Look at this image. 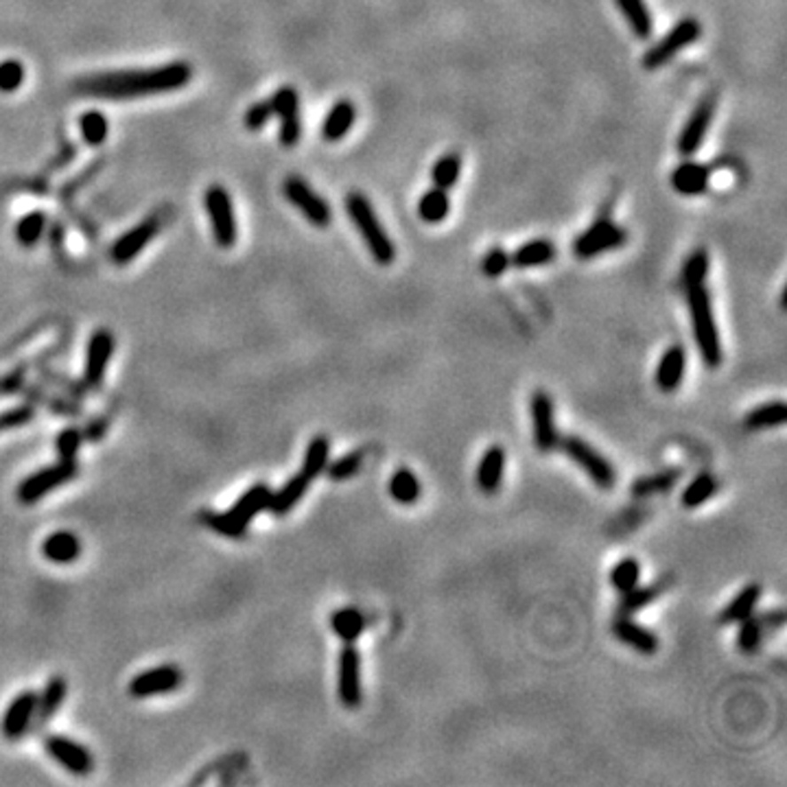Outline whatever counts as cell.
<instances>
[{
    "instance_id": "obj_1",
    "label": "cell",
    "mask_w": 787,
    "mask_h": 787,
    "mask_svg": "<svg viewBox=\"0 0 787 787\" xmlns=\"http://www.w3.org/2000/svg\"><path fill=\"white\" fill-rule=\"evenodd\" d=\"M193 77V68L186 62H171L158 68L119 70L82 77L74 82V92L97 98H138L167 95L184 88Z\"/></svg>"
},
{
    "instance_id": "obj_2",
    "label": "cell",
    "mask_w": 787,
    "mask_h": 787,
    "mask_svg": "<svg viewBox=\"0 0 787 787\" xmlns=\"http://www.w3.org/2000/svg\"><path fill=\"white\" fill-rule=\"evenodd\" d=\"M682 287L687 293L689 316H691L693 339H696L700 357L706 368H720L721 365V341L720 331L715 324L713 307H711V293L706 289V278H689L682 280Z\"/></svg>"
},
{
    "instance_id": "obj_3",
    "label": "cell",
    "mask_w": 787,
    "mask_h": 787,
    "mask_svg": "<svg viewBox=\"0 0 787 787\" xmlns=\"http://www.w3.org/2000/svg\"><path fill=\"white\" fill-rule=\"evenodd\" d=\"M344 204H346V213H348V217L353 219L355 228L359 230L361 238H363L365 247H368V252L372 254V259L383 267L392 265L394 259H396V247H394L390 234L386 232L383 223L378 222L372 201H370L363 193L355 191V193L346 195Z\"/></svg>"
},
{
    "instance_id": "obj_4",
    "label": "cell",
    "mask_w": 787,
    "mask_h": 787,
    "mask_svg": "<svg viewBox=\"0 0 787 787\" xmlns=\"http://www.w3.org/2000/svg\"><path fill=\"white\" fill-rule=\"evenodd\" d=\"M269 492L271 488L267 484H254L250 490L243 492V495L234 501L232 508L226 510V512L206 514L204 517L206 527L226 538L245 536L250 523L259 517L262 510H267Z\"/></svg>"
},
{
    "instance_id": "obj_5",
    "label": "cell",
    "mask_w": 787,
    "mask_h": 787,
    "mask_svg": "<svg viewBox=\"0 0 787 787\" xmlns=\"http://www.w3.org/2000/svg\"><path fill=\"white\" fill-rule=\"evenodd\" d=\"M557 447L566 453L571 462L578 464L599 488L611 490L617 484V472L612 464L597 448L590 447L587 440L578 438V435H565V438H560Z\"/></svg>"
},
{
    "instance_id": "obj_6",
    "label": "cell",
    "mask_w": 787,
    "mask_h": 787,
    "mask_svg": "<svg viewBox=\"0 0 787 787\" xmlns=\"http://www.w3.org/2000/svg\"><path fill=\"white\" fill-rule=\"evenodd\" d=\"M702 35V25L696 18H682L678 25H674L672 29L665 33L658 42L648 49V53L643 55V68L645 70H658L660 66L672 62L682 49L691 46L693 42L700 40Z\"/></svg>"
},
{
    "instance_id": "obj_7",
    "label": "cell",
    "mask_w": 787,
    "mask_h": 787,
    "mask_svg": "<svg viewBox=\"0 0 787 787\" xmlns=\"http://www.w3.org/2000/svg\"><path fill=\"white\" fill-rule=\"evenodd\" d=\"M204 206L208 213L210 226H213L214 243L223 250H230L237 243V214H234L232 197L223 186L213 184L206 189Z\"/></svg>"
},
{
    "instance_id": "obj_8",
    "label": "cell",
    "mask_w": 787,
    "mask_h": 787,
    "mask_svg": "<svg viewBox=\"0 0 787 787\" xmlns=\"http://www.w3.org/2000/svg\"><path fill=\"white\" fill-rule=\"evenodd\" d=\"M627 243V232L608 217H599L573 241V254L578 259H595L606 252L619 250Z\"/></svg>"
},
{
    "instance_id": "obj_9",
    "label": "cell",
    "mask_w": 787,
    "mask_h": 787,
    "mask_svg": "<svg viewBox=\"0 0 787 787\" xmlns=\"http://www.w3.org/2000/svg\"><path fill=\"white\" fill-rule=\"evenodd\" d=\"M77 475H79L77 462H62V459H59V462L53 464V466L42 468V471L33 472V475L27 477V479H22L16 490V496L18 501L25 505L37 503V501L44 499L46 495L58 490L59 486L77 479Z\"/></svg>"
},
{
    "instance_id": "obj_10",
    "label": "cell",
    "mask_w": 787,
    "mask_h": 787,
    "mask_svg": "<svg viewBox=\"0 0 787 787\" xmlns=\"http://www.w3.org/2000/svg\"><path fill=\"white\" fill-rule=\"evenodd\" d=\"M283 193L316 228H326L332 214L324 197H320L300 175H289L283 184Z\"/></svg>"
},
{
    "instance_id": "obj_11",
    "label": "cell",
    "mask_w": 787,
    "mask_h": 787,
    "mask_svg": "<svg viewBox=\"0 0 787 787\" xmlns=\"http://www.w3.org/2000/svg\"><path fill=\"white\" fill-rule=\"evenodd\" d=\"M715 105H718V95L709 92V95L700 98L697 105L693 107L691 116H689L685 128H682L681 136H678V153L681 156H693L702 147L706 134H709L711 123H713Z\"/></svg>"
},
{
    "instance_id": "obj_12",
    "label": "cell",
    "mask_w": 787,
    "mask_h": 787,
    "mask_svg": "<svg viewBox=\"0 0 787 787\" xmlns=\"http://www.w3.org/2000/svg\"><path fill=\"white\" fill-rule=\"evenodd\" d=\"M44 751L53 761H58L66 772L74 776H88L95 770V759L86 746L64 735H49L44 739Z\"/></svg>"
},
{
    "instance_id": "obj_13",
    "label": "cell",
    "mask_w": 787,
    "mask_h": 787,
    "mask_svg": "<svg viewBox=\"0 0 787 787\" xmlns=\"http://www.w3.org/2000/svg\"><path fill=\"white\" fill-rule=\"evenodd\" d=\"M116 339L112 335V331L107 328H98L92 332V337L88 339L86 346V365H83V386L86 387H98L105 378L107 365H110L112 357H114Z\"/></svg>"
},
{
    "instance_id": "obj_14",
    "label": "cell",
    "mask_w": 787,
    "mask_h": 787,
    "mask_svg": "<svg viewBox=\"0 0 787 787\" xmlns=\"http://www.w3.org/2000/svg\"><path fill=\"white\" fill-rule=\"evenodd\" d=\"M184 682V674L177 665H158V667L144 669L136 674L129 682V696L134 697H152L173 693Z\"/></svg>"
},
{
    "instance_id": "obj_15",
    "label": "cell",
    "mask_w": 787,
    "mask_h": 787,
    "mask_svg": "<svg viewBox=\"0 0 787 787\" xmlns=\"http://www.w3.org/2000/svg\"><path fill=\"white\" fill-rule=\"evenodd\" d=\"M274 107V116L280 119V144L287 149L295 147L302 136V121H300V95L292 86H283L269 98Z\"/></svg>"
},
{
    "instance_id": "obj_16",
    "label": "cell",
    "mask_w": 787,
    "mask_h": 787,
    "mask_svg": "<svg viewBox=\"0 0 787 787\" xmlns=\"http://www.w3.org/2000/svg\"><path fill=\"white\" fill-rule=\"evenodd\" d=\"M529 411H532L534 425V442L536 448L542 453L556 451L560 444V433H557L554 423V401L545 390H538L532 394L529 401Z\"/></svg>"
},
{
    "instance_id": "obj_17",
    "label": "cell",
    "mask_w": 787,
    "mask_h": 787,
    "mask_svg": "<svg viewBox=\"0 0 787 787\" xmlns=\"http://www.w3.org/2000/svg\"><path fill=\"white\" fill-rule=\"evenodd\" d=\"M337 696L346 709L361 705V656L355 643H344L337 669Z\"/></svg>"
},
{
    "instance_id": "obj_18",
    "label": "cell",
    "mask_w": 787,
    "mask_h": 787,
    "mask_svg": "<svg viewBox=\"0 0 787 787\" xmlns=\"http://www.w3.org/2000/svg\"><path fill=\"white\" fill-rule=\"evenodd\" d=\"M162 223L158 219V214H152L147 217L144 222H140L138 226H134L129 232H125L123 237L116 238L114 245H112V259H114L116 265H128L158 237L160 232Z\"/></svg>"
},
{
    "instance_id": "obj_19",
    "label": "cell",
    "mask_w": 787,
    "mask_h": 787,
    "mask_svg": "<svg viewBox=\"0 0 787 787\" xmlns=\"http://www.w3.org/2000/svg\"><path fill=\"white\" fill-rule=\"evenodd\" d=\"M35 691H22L9 702L3 721H0V730H3V735L9 742H18V739L25 737L27 730L33 726V718H35Z\"/></svg>"
},
{
    "instance_id": "obj_20",
    "label": "cell",
    "mask_w": 787,
    "mask_h": 787,
    "mask_svg": "<svg viewBox=\"0 0 787 787\" xmlns=\"http://www.w3.org/2000/svg\"><path fill=\"white\" fill-rule=\"evenodd\" d=\"M611 630L621 643L630 645L639 654L652 656L658 650V636L652 630L643 627L641 623L632 621L630 615H617L611 623Z\"/></svg>"
},
{
    "instance_id": "obj_21",
    "label": "cell",
    "mask_w": 787,
    "mask_h": 787,
    "mask_svg": "<svg viewBox=\"0 0 787 787\" xmlns=\"http://www.w3.org/2000/svg\"><path fill=\"white\" fill-rule=\"evenodd\" d=\"M685 370H687L685 348H682L681 344L669 346L658 361V368H656L654 374L656 387L665 394L676 392L678 387H681L682 378H685Z\"/></svg>"
},
{
    "instance_id": "obj_22",
    "label": "cell",
    "mask_w": 787,
    "mask_h": 787,
    "mask_svg": "<svg viewBox=\"0 0 787 787\" xmlns=\"http://www.w3.org/2000/svg\"><path fill=\"white\" fill-rule=\"evenodd\" d=\"M711 180V168L706 164L687 160L678 164L672 173V186L676 193L685 197H696L702 195L709 189Z\"/></svg>"
},
{
    "instance_id": "obj_23",
    "label": "cell",
    "mask_w": 787,
    "mask_h": 787,
    "mask_svg": "<svg viewBox=\"0 0 787 787\" xmlns=\"http://www.w3.org/2000/svg\"><path fill=\"white\" fill-rule=\"evenodd\" d=\"M308 486H311V479H308V477L300 471L298 475H293L292 479L283 486V488L269 492L267 512H271L274 517H287L295 505L304 499Z\"/></svg>"
},
{
    "instance_id": "obj_24",
    "label": "cell",
    "mask_w": 787,
    "mask_h": 787,
    "mask_svg": "<svg viewBox=\"0 0 787 787\" xmlns=\"http://www.w3.org/2000/svg\"><path fill=\"white\" fill-rule=\"evenodd\" d=\"M503 471H505V451L499 444H492L481 456L479 466H477V486L486 495H495L499 490L501 481H503Z\"/></svg>"
},
{
    "instance_id": "obj_25",
    "label": "cell",
    "mask_w": 787,
    "mask_h": 787,
    "mask_svg": "<svg viewBox=\"0 0 787 787\" xmlns=\"http://www.w3.org/2000/svg\"><path fill=\"white\" fill-rule=\"evenodd\" d=\"M66 693H68V682H66L62 676H51L49 682H46L44 691H42V696H37L35 718H33V726H35V729H42V726L49 724V721L55 718V713L62 709Z\"/></svg>"
},
{
    "instance_id": "obj_26",
    "label": "cell",
    "mask_w": 787,
    "mask_h": 787,
    "mask_svg": "<svg viewBox=\"0 0 787 787\" xmlns=\"http://www.w3.org/2000/svg\"><path fill=\"white\" fill-rule=\"evenodd\" d=\"M355 121H357V107H355V103L350 98H339L328 110L324 125H322V136H324V140H328V143H339L353 129Z\"/></svg>"
},
{
    "instance_id": "obj_27",
    "label": "cell",
    "mask_w": 787,
    "mask_h": 787,
    "mask_svg": "<svg viewBox=\"0 0 787 787\" xmlns=\"http://www.w3.org/2000/svg\"><path fill=\"white\" fill-rule=\"evenodd\" d=\"M42 554L53 565H70L82 556V541L73 532H53L42 542Z\"/></svg>"
},
{
    "instance_id": "obj_28",
    "label": "cell",
    "mask_w": 787,
    "mask_h": 787,
    "mask_svg": "<svg viewBox=\"0 0 787 787\" xmlns=\"http://www.w3.org/2000/svg\"><path fill=\"white\" fill-rule=\"evenodd\" d=\"M556 259V245L549 238H532V241L523 243L512 256H510V265L518 267V269H532V267H542L549 265Z\"/></svg>"
},
{
    "instance_id": "obj_29",
    "label": "cell",
    "mask_w": 787,
    "mask_h": 787,
    "mask_svg": "<svg viewBox=\"0 0 787 787\" xmlns=\"http://www.w3.org/2000/svg\"><path fill=\"white\" fill-rule=\"evenodd\" d=\"M759 599H761V587L759 584H748L726 604L724 611L720 612V623L729 626V623H739L746 617H751L757 608Z\"/></svg>"
},
{
    "instance_id": "obj_30",
    "label": "cell",
    "mask_w": 787,
    "mask_h": 787,
    "mask_svg": "<svg viewBox=\"0 0 787 787\" xmlns=\"http://www.w3.org/2000/svg\"><path fill=\"white\" fill-rule=\"evenodd\" d=\"M619 12L626 18L627 27L635 33L639 40H650L654 33V20L652 12L645 4V0H615Z\"/></svg>"
},
{
    "instance_id": "obj_31",
    "label": "cell",
    "mask_w": 787,
    "mask_h": 787,
    "mask_svg": "<svg viewBox=\"0 0 787 787\" xmlns=\"http://www.w3.org/2000/svg\"><path fill=\"white\" fill-rule=\"evenodd\" d=\"M331 630L339 636L344 643H355L365 630V617L359 608L346 606L331 615Z\"/></svg>"
},
{
    "instance_id": "obj_32",
    "label": "cell",
    "mask_w": 787,
    "mask_h": 787,
    "mask_svg": "<svg viewBox=\"0 0 787 787\" xmlns=\"http://www.w3.org/2000/svg\"><path fill=\"white\" fill-rule=\"evenodd\" d=\"M787 420V407L783 401H772L766 402V405H759L754 407L746 414L744 418V425L746 429L752 431H761V429H772V426H781L785 425Z\"/></svg>"
},
{
    "instance_id": "obj_33",
    "label": "cell",
    "mask_w": 787,
    "mask_h": 787,
    "mask_svg": "<svg viewBox=\"0 0 787 787\" xmlns=\"http://www.w3.org/2000/svg\"><path fill=\"white\" fill-rule=\"evenodd\" d=\"M328 459H331V440L326 435H316V438L308 442L307 451H304L302 459V472L311 481H316L317 477L324 475Z\"/></svg>"
},
{
    "instance_id": "obj_34",
    "label": "cell",
    "mask_w": 787,
    "mask_h": 787,
    "mask_svg": "<svg viewBox=\"0 0 787 787\" xmlns=\"http://www.w3.org/2000/svg\"><path fill=\"white\" fill-rule=\"evenodd\" d=\"M663 588H665V582H654V584H648V587H639V584H636L635 588L621 593L619 604H617V615H632V612L650 606V604L658 599V595L663 593Z\"/></svg>"
},
{
    "instance_id": "obj_35",
    "label": "cell",
    "mask_w": 787,
    "mask_h": 787,
    "mask_svg": "<svg viewBox=\"0 0 787 787\" xmlns=\"http://www.w3.org/2000/svg\"><path fill=\"white\" fill-rule=\"evenodd\" d=\"M423 495L418 477L409 468H398L390 479V496L401 505H414Z\"/></svg>"
},
{
    "instance_id": "obj_36",
    "label": "cell",
    "mask_w": 787,
    "mask_h": 787,
    "mask_svg": "<svg viewBox=\"0 0 787 787\" xmlns=\"http://www.w3.org/2000/svg\"><path fill=\"white\" fill-rule=\"evenodd\" d=\"M448 210H451V199H448L447 191L438 189V186L426 191L418 201V214L425 223L444 222L448 217Z\"/></svg>"
},
{
    "instance_id": "obj_37",
    "label": "cell",
    "mask_w": 787,
    "mask_h": 787,
    "mask_svg": "<svg viewBox=\"0 0 787 787\" xmlns=\"http://www.w3.org/2000/svg\"><path fill=\"white\" fill-rule=\"evenodd\" d=\"M715 492H718V479H715L711 472H702V475H697L696 479H693L691 484L682 490V496H681L682 508H687V510L700 508V505L706 503V501H709Z\"/></svg>"
},
{
    "instance_id": "obj_38",
    "label": "cell",
    "mask_w": 787,
    "mask_h": 787,
    "mask_svg": "<svg viewBox=\"0 0 787 787\" xmlns=\"http://www.w3.org/2000/svg\"><path fill=\"white\" fill-rule=\"evenodd\" d=\"M681 479V471L672 468V471L656 472V475L639 477V479L632 484V495L635 496H652V495H663V492L672 490L674 486Z\"/></svg>"
},
{
    "instance_id": "obj_39",
    "label": "cell",
    "mask_w": 787,
    "mask_h": 787,
    "mask_svg": "<svg viewBox=\"0 0 787 787\" xmlns=\"http://www.w3.org/2000/svg\"><path fill=\"white\" fill-rule=\"evenodd\" d=\"M459 173H462V158L457 153H447L440 160H435L433 168H431V182L438 189H453L459 180Z\"/></svg>"
},
{
    "instance_id": "obj_40",
    "label": "cell",
    "mask_w": 787,
    "mask_h": 787,
    "mask_svg": "<svg viewBox=\"0 0 787 787\" xmlns=\"http://www.w3.org/2000/svg\"><path fill=\"white\" fill-rule=\"evenodd\" d=\"M739 635H737V648L742 650L744 654H754L759 652L763 643V636H766L768 627L763 626L761 617H746L744 621H739Z\"/></svg>"
},
{
    "instance_id": "obj_41",
    "label": "cell",
    "mask_w": 787,
    "mask_h": 787,
    "mask_svg": "<svg viewBox=\"0 0 787 787\" xmlns=\"http://www.w3.org/2000/svg\"><path fill=\"white\" fill-rule=\"evenodd\" d=\"M641 578V565L635 557H623L611 569V587L617 593H626V590L635 588L639 584Z\"/></svg>"
},
{
    "instance_id": "obj_42",
    "label": "cell",
    "mask_w": 787,
    "mask_h": 787,
    "mask_svg": "<svg viewBox=\"0 0 787 787\" xmlns=\"http://www.w3.org/2000/svg\"><path fill=\"white\" fill-rule=\"evenodd\" d=\"M363 451H350L346 456L337 457L335 462L326 466V475L331 481H346L353 479L355 475H359L361 466H363Z\"/></svg>"
},
{
    "instance_id": "obj_43",
    "label": "cell",
    "mask_w": 787,
    "mask_h": 787,
    "mask_svg": "<svg viewBox=\"0 0 787 787\" xmlns=\"http://www.w3.org/2000/svg\"><path fill=\"white\" fill-rule=\"evenodd\" d=\"M79 129H82L83 140L88 144H101L107 138V131H110V123H107L105 116L101 112H86V114L79 119Z\"/></svg>"
},
{
    "instance_id": "obj_44",
    "label": "cell",
    "mask_w": 787,
    "mask_h": 787,
    "mask_svg": "<svg viewBox=\"0 0 787 787\" xmlns=\"http://www.w3.org/2000/svg\"><path fill=\"white\" fill-rule=\"evenodd\" d=\"M46 228V217L42 213H29L18 222L16 226V238L22 243L25 247H33L40 237L44 234Z\"/></svg>"
},
{
    "instance_id": "obj_45",
    "label": "cell",
    "mask_w": 787,
    "mask_h": 787,
    "mask_svg": "<svg viewBox=\"0 0 787 787\" xmlns=\"http://www.w3.org/2000/svg\"><path fill=\"white\" fill-rule=\"evenodd\" d=\"M83 442V431H79L77 426H68V429L59 431L58 440H55V448H58L59 459L62 462H77V453L82 448Z\"/></svg>"
},
{
    "instance_id": "obj_46",
    "label": "cell",
    "mask_w": 787,
    "mask_h": 787,
    "mask_svg": "<svg viewBox=\"0 0 787 787\" xmlns=\"http://www.w3.org/2000/svg\"><path fill=\"white\" fill-rule=\"evenodd\" d=\"M25 82V66L16 59L0 64V92H16Z\"/></svg>"
},
{
    "instance_id": "obj_47",
    "label": "cell",
    "mask_w": 787,
    "mask_h": 787,
    "mask_svg": "<svg viewBox=\"0 0 787 787\" xmlns=\"http://www.w3.org/2000/svg\"><path fill=\"white\" fill-rule=\"evenodd\" d=\"M271 116H274V107H271V101H259V103H254V105L247 107L245 116H243V125H245V129H250V131H259V129L265 128L267 123H269Z\"/></svg>"
},
{
    "instance_id": "obj_48",
    "label": "cell",
    "mask_w": 787,
    "mask_h": 787,
    "mask_svg": "<svg viewBox=\"0 0 787 787\" xmlns=\"http://www.w3.org/2000/svg\"><path fill=\"white\" fill-rule=\"evenodd\" d=\"M510 267V254L501 247H492L488 254L484 256V262H481V271H484L488 278H499L508 271Z\"/></svg>"
},
{
    "instance_id": "obj_49",
    "label": "cell",
    "mask_w": 787,
    "mask_h": 787,
    "mask_svg": "<svg viewBox=\"0 0 787 787\" xmlns=\"http://www.w3.org/2000/svg\"><path fill=\"white\" fill-rule=\"evenodd\" d=\"M35 416V409L31 405H20V407H13V409L4 411L0 414V431H9V429H20V426L29 425Z\"/></svg>"
},
{
    "instance_id": "obj_50",
    "label": "cell",
    "mask_w": 787,
    "mask_h": 787,
    "mask_svg": "<svg viewBox=\"0 0 787 787\" xmlns=\"http://www.w3.org/2000/svg\"><path fill=\"white\" fill-rule=\"evenodd\" d=\"M759 617H761L763 626H766L768 630H779V627H783V623H785V611H783V608L766 611V612H763V615H759Z\"/></svg>"
},
{
    "instance_id": "obj_51",
    "label": "cell",
    "mask_w": 787,
    "mask_h": 787,
    "mask_svg": "<svg viewBox=\"0 0 787 787\" xmlns=\"http://www.w3.org/2000/svg\"><path fill=\"white\" fill-rule=\"evenodd\" d=\"M105 429H107V423L103 418H98L97 423H92L86 431H83V440H90V442H97V440L101 438L103 433H105Z\"/></svg>"
}]
</instances>
